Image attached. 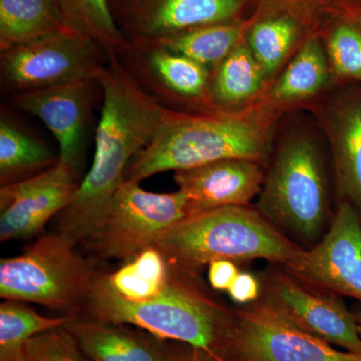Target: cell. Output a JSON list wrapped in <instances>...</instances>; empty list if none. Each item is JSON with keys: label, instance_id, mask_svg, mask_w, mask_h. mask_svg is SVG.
I'll return each mask as SVG.
<instances>
[{"label": "cell", "instance_id": "6da1fadb", "mask_svg": "<svg viewBox=\"0 0 361 361\" xmlns=\"http://www.w3.org/2000/svg\"><path fill=\"white\" fill-rule=\"evenodd\" d=\"M94 80L103 90L104 102L94 160L75 198L59 214L56 231L77 245L99 224L130 163L170 111L137 84L118 56L109 58Z\"/></svg>", "mask_w": 361, "mask_h": 361}, {"label": "cell", "instance_id": "7a4b0ae2", "mask_svg": "<svg viewBox=\"0 0 361 361\" xmlns=\"http://www.w3.org/2000/svg\"><path fill=\"white\" fill-rule=\"evenodd\" d=\"M232 316L233 310L207 293L199 276L171 267L164 291L146 302L121 298L111 289L106 273L99 272L80 317L132 325L161 341L189 344L228 361Z\"/></svg>", "mask_w": 361, "mask_h": 361}, {"label": "cell", "instance_id": "3957f363", "mask_svg": "<svg viewBox=\"0 0 361 361\" xmlns=\"http://www.w3.org/2000/svg\"><path fill=\"white\" fill-rule=\"evenodd\" d=\"M271 120L262 111L184 113L170 110L151 142L132 161L125 180L224 159L262 163L271 151Z\"/></svg>", "mask_w": 361, "mask_h": 361}, {"label": "cell", "instance_id": "277c9868", "mask_svg": "<svg viewBox=\"0 0 361 361\" xmlns=\"http://www.w3.org/2000/svg\"><path fill=\"white\" fill-rule=\"evenodd\" d=\"M155 247L171 267L199 277L215 260H266L285 266L303 250L257 209L248 206L222 207L188 217L171 228Z\"/></svg>", "mask_w": 361, "mask_h": 361}, {"label": "cell", "instance_id": "5b68a950", "mask_svg": "<svg viewBox=\"0 0 361 361\" xmlns=\"http://www.w3.org/2000/svg\"><path fill=\"white\" fill-rule=\"evenodd\" d=\"M257 210L299 246L318 243L329 228V180L322 151L303 132L279 145L259 194Z\"/></svg>", "mask_w": 361, "mask_h": 361}, {"label": "cell", "instance_id": "8992f818", "mask_svg": "<svg viewBox=\"0 0 361 361\" xmlns=\"http://www.w3.org/2000/svg\"><path fill=\"white\" fill-rule=\"evenodd\" d=\"M58 232L45 235L20 255L0 260V296L37 303L63 316L84 312L99 272Z\"/></svg>", "mask_w": 361, "mask_h": 361}, {"label": "cell", "instance_id": "52a82bcc", "mask_svg": "<svg viewBox=\"0 0 361 361\" xmlns=\"http://www.w3.org/2000/svg\"><path fill=\"white\" fill-rule=\"evenodd\" d=\"M139 184L125 180L118 187L103 218L82 242L96 257L127 262L190 217L187 197L179 190L153 193Z\"/></svg>", "mask_w": 361, "mask_h": 361}, {"label": "cell", "instance_id": "ba28073f", "mask_svg": "<svg viewBox=\"0 0 361 361\" xmlns=\"http://www.w3.org/2000/svg\"><path fill=\"white\" fill-rule=\"evenodd\" d=\"M109 61L94 40L66 30L1 51L0 68L13 94L94 80Z\"/></svg>", "mask_w": 361, "mask_h": 361}, {"label": "cell", "instance_id": "9c48e42d", "mask_svg": "<svg viewBox=\"0 0 361 361\" xmlns=\"http://www.w3.org/2000/svg\"><path fill=\"white\" fill-rule=\"evenodd\" d=\"M226 355L228 361H361V355L299 329L262 297L233 310Z\"/></svg>", "mask_w": 361, "mask_h": 361}, {"label": "cell", "instance_id": "30bf717a", "mask_svg": "<svg viewBox=\"0 0 361 361\" xmlns=\"http://www.w3.org/2000/svg\"><path fill=\"white\" fill-rule=\"evenodd\" d=\"M260 280L261 297L289 322L331 345L361 355L355 316L338 295L303 283L277 264Z\"/></svg>", "mask_w": 361, "mask_h": 361}, {"label": "cell", "instance_id": "8fae6325", "mask_svg": "<svg viewBox=\"0 0 361 361\" xmlns=\"http://www.w3.org/2000/svg\"><path fill=\"white\" fill-rule=\"evenodd\" d=\"M303 283L361 304V217L342 200L326 232L314 246L303 249L282 266Z\"/></svg>", "mask_w": 361, "mask_h": 361}, {"label": "cell", "instance_id": "7c38bea8", "mask_svg": "<svg viewBox=\"0 0 361 361\" xmlns=\"http://www.w3.org/2000/svg\"><path fill=\"white\" fill-rule=\"evenodd\" d=\"M123 37L133 47L158 44L199 26L227 23L242 0H109Z\"/></svg>", "mask_w": 361, "mask_h": 361}, {"label": "cell", "instance_id": "4fadbf2b", "mask_svg": "<svg viewBox=\"0 0 361 361\" xmlns=\"http://www.w3.org/2000/svg\"><path fill=\"white\" fill-rule=\"evenodd\" d=\"M73 169L58 164L26 179L0 188V241L37 234L70 205L80 183Z\"/></svg>", "mask_w": 361, "mask_h": 361}, {"label": "cell", "instance_id": "5bb4252c", "mask_svg": "<svg viewBox=\"0 0 361 361\" xmlns=\"http://www.w3.org/2000/svg\"><path fill=\"white\" fill-rule=\"evenodd\" d=\"M120 59L137 84L161 106L179 103L189 104L198 113H212L211 71L193 59L159 44L130 45Z\"/></svg>", "mask_w": 361, "mask_h": 361}, {"label": "cell", "instance_id": "9a60e30c", "mask_svg": "<svg viewBox=\"0 0 361 361\" xmlns=\"http://www.w3.org/2000/svg\"><path fill=\"white\" fill-rule=\"evenodd\" d=\"M92 82L13 94L16 108L37 116L51 130L58 141L59 161L77 174L87 144Z\"/></svg>", "mask_w": 361, "mask_h": 361}, {"label": "cell", "instance_id": "2e32d148", "mask_svg": "<svg viewBox=\"0 0 361 361\" xmlns=\"http://www.w3.org/2000/svg\"><path fill=\"white\" fill-rule=\"evenodd\" d=\"M264 178L261 164L246 159H224L174 174L187 197L190 217L222 207L248 206L260 194Z\"/></svg>", "mask_w": 361, "mask_h": 361}, {"label": "cell", "instance_id": "e0dca14e", "mask_svg": "<svg viewBox=\"0 0 361 361\" xmlns=\"http://www.w3.org/2000/svg\"><path fill=\"white\" fill-rule=\"evenodd\" d=\"M65 326L92 361H170L168 341L132 325L71 317Z\"/></svg>", "mask_w": 361, "mask_h": 361}, {"label": "cell", "instance_id": "ac0fdd59", "mask_svg": "<svg viewBox=\"0 0 361 361\" xmlns=\"http://www.w3.org/2000/svg\"><path fill=\"white\" fill-rule=\"evenodd\" d=\"M334 157L339 194L361 217V103L339 102L322 118Z\"/></svg>", "mask_w": 361, "mask_h": 361}, {"label": "cell", "instance_id": "d6986e66", "mask_svg": "<svg viewBox=\"0 0 361 361\" xmlns=\"http://www.w3.org/2000/svg\"><path fill=\"white\" fill-rule=\"evenodd\" d=\"M264 71L250 47L240 44L211 73L209 102L213 111L231 113L261 90Z\"/></svg>", "mask_w": 361, "mask_h": 361}, {"label": "cell", "instance_id": "ffe728a7", "mask_svg": "<svg viewBox=\"0 0 361 361\" xmlns=\"http://www.w3.org/2000/svg\"><path fill=\"white\" fill-rule=\"evenodd\" d=\"M54 0H0V51L66 30Z\"/></svg>", "mask_w": 361, "mask_h": 361}, {"label": "cell", "instance_id": "44dd1931", "mask_svg": "<svg viewBox=\"0 0 361 361\" xmlns=\"http://www.w3.org/2000/svg\"><path fill=\"white\" fill-rule=\"evenodd\" d=\"M45 145L2 114L0 121V182L11 184L58 164Z\"/></svg>", "mask_w": 361, "mask_h": 361}, {"label": "cell", "instance_id": "7402d4cb", "mask_svg": "<svg viewBox=\"0 0 361 361\" xmlns=\"http://www.w3.org/2000/svg\"><path fill=\"white\" fill-rule=\"evenodd\" d=\"M171 267L157 247H151L108 274L111 289L130 302H146L160 295L168 284Z\"/></svg>", "mask_w": 361, "mask_h": 361}, {"label": "cell", "instance_id": "603a6c76", "mask_svg": "<svg viewBox=\"0 0 361 361\" xmlns=\"http://www.w3.org/2000/svg\"><path fill=\"white\" fill-rule=\"evenodd\" d=\"M66 27L96 42L109 58L130 47L111 14L109 0H54Z\"/></svg>", "mask_w": 361, "mask_h": 361}, {"label": "cell", "instance_id": "cb8c5ba5", "mask_svg": "<svg viewBox=\"0 0 361 361\" xmlns=\"http://www.w3.org/2000/svg\"><path fill=\"white\" fill-rule=\"evenodd\" d=\"M241 32L239 25L227 21L192 28L154 44L193 59L212 73L240 44Z\"/></svg>", "mask_w": 361, "mask_h": 361}, {"label": "cell", "instance_id": "d4e9b609", "mask_svg": "<svg viewBox=\"0 0 361 361\" xmlns=\"http://www.w3.org/2000/svg\"><path fill=\"white\" fill-rule=\"evenodd\" d=\"M327 80L329 68L322 44L317 39H308L273 87L271 99L287 103L314 96Z\"/></svg>", "mask_w": 361, "mask_h": 361}, {"label": "cell", "instance_id": "484cf974", "mask_svg": "<svg viewBox=\"0 0 361 361\" xmlns=\"http://www.w3.org/2000/svg\"><path fill=\"white\" fill-rule=\"evenodd\" d=\"M70 316L47 317L20 301L0 305V361H23L25 348L33 336L63 326Z\"/></svg>", "mask_w": 361, "mask_h": 361}, {"label": "cell", "instance_id": "4316f807", "mask_svg": "<svg viewBox=\"0 0 361 361\" xmlns=\"http://www.w3.org/2000/svg\"><path fill=\"white\" fill-rule=\"evenodd\" d=\"M296 35L295 25L286 18H273L254 26L249 44L266 75L274 73L281 65L295 42Z\"/></svg>", "mask_w": 361, "mask_h": 361}, {"label": "cell", "instance_id": "83f0119b", "mask_svg": "<svg viewBox=\"0 0 361 361\" xmlns=\"http://www.w3.org/2000/svg\"><path fill=\"white\" fill-rule=\"evenodd\" d=\"M23 361H92L63 326L33 336L25 348Z\"/></svg>", "mask_w": 361, "mask_h": 361}, {"label": "cell", "instance_id": "f1b7e54d", "mask_svg": "<svg viewBox=\"0 0 361 361\" xmlns=\"http://www.w3.org/2000/svg\"><path fill=\"white\" fill-rule=\"evenodd\" d=\"M329 54L337 73L361 78V35L355 28L337 27L329 39Z\"/></svg>", "mask_w": 361, "mask_h": 361}, {"label": "cell", "instance_id": "f546056e", "mask_svg": "<svg viewBox=\"0 0 361 361\" xmlns=\"http://www.w3.org/2000/svg\"><path fill=\"white\" fill-rule=\"evenodd\" d=\"M227 292L235 303L248 305L257 301L262 295V283L252 273L239 272Z\"/></svg>", "mask_w": 361, "mask_h": 361}, {"label": "cell", "instance_id": "4dcf8cb0", "mask_svg": "<svg viewBox=\"0 0 361 361\" xmlns=\"http://www.w3.org/2000/svg\"><path fill=\"white\" fill-rule=\"evenodd\" d=\"M236 263L230 260H215L208 265V280L214 290L228 291L237 275Z\"/></svg>", "mask_w": 361, "mask_h": 361}, {"label": "cell", "instance_id": "1f68e13d", "mask_svg": "<svg viewBox=\"0 0 361 361\" xmlns=\"http://www.w3.org/2000/svg\"><path fill=\"white\" fill-rule=\"evenodd\" d=\"M170 361H220L201 348L180 342L168 341Z\"/></svg>", "mask_w": 361, "mask_h": 361}, {"label": "cell", "instance_id": "d6a6232c", "mask_svg": "<svg viewBox=\"0 0 361 361\" xmlns=\"http://www.w3.org/2000/svg\"><path fill=\"white\" fill-rule=\"evenodd\" d=\"M356 318V322H357L358 331L361 336V304L360 305L355 306V311H353Z\"/></svg>", "mask_w": 361, "mask_h": 361}]
</instances>
